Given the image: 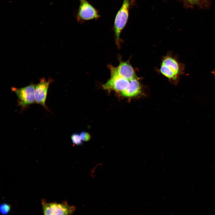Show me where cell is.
Listing matches in <instances>:
<instances>
[{"label": "cell", "mask_w": 215, "mask_h": 215, "mask_svg": "<svg viewBox=\"0 0 215 215\" xmlns=\"http://www.w3.org/2000/svg\"><path fill=\"white\" fill-rule=\"evenodd\" d=\"M129 7V0H123L121 8L115 16L113 30L115 41L118 48H120L121 33L125 26L128 19Z\"/></svg>", "instance_id": "3957f363"}, {"label": "cell", "mask_w": 215, "mask_h": 215, "mask_svg": "<svg viewBox=\"0 0 215 215\" xmlns=\"http://www.w3.org/2000/svg\"></svg>", "instance_id": "7c38bea8"}, {"label": "cell", "mask_w": 215, "mask_h": 215, "mask_svg": "<svg viewBox=\"0 0 215 215\" xmlns=\"http://www.w3.org/2000/svg\"><path fill=\"white\" fill-rule=\"evenodd\" d=\"M11 206L6 203H3L0 205V212L2 215L8 214L11 211Z\"/></svg>", "instance_id": "ba28073f"}, {"label": "cell", "mask_w": 215, "mask_h": 215, "mask_svg": "<svg viewBox=\"0 0 215 215\" xmlns=\"http://www.w3.org/2000/svg\"><path fill=\"white\" fill-rule=\"evenodd\" d=\"M35 85L32 84L20 88L11 87L12 91L14 92L17 96L18 105L20 107L22 111L26 110L31 105L36 103Z\"/></svg>", "instance_id": "277c9868"}, {"label": "cell", "mask_w": 215, "mask_h": 215, "mask_svg": "<svg viewBox=\"0 0 215 215\" xmlns=\"http://www.w3.org/2000/svg\"><path fill=\"white\" fill-rule=\"evenodd\" d=\"M108 67L110 70V77L103 85L104 89L114 91L125 98L131 96L138 91L141 82L136 74L121 76L117 72L115 67L109 65Z\"/></svg>", "instance_id": "6da1fadb"}, {"label": "cell", "mask_w": 215, "mask_h": 215, "mask_svg": "<svg viewBox=\"0 0 215 215\" xmlns=\"http://www.w3.org/2000/svg\"><path fill=\"white\" fill-rule=\"evenodd\" d=\"M71 139L73 143L74 144L80 145L82 143L80 135L77 133H74L71 136Z\"/></svg>", "instance_id": "9c48e42d"}, {"label": "cell", "mask_w": 215, "mask_h": 215, "mask_svg": "<svg viewBox=\"0 0 215 215\" xmlns=\"http://www.w3.org/2000/svg\"><path fill=\"white\" fill-rule=\"evenodd\" d=\"M43 213L44 215H70L75 209L74 206H70L66 202L61 203L48 202L44 199L41 200Z\"/></svg>", "instance_id": "8992f818"}, {"label": "cell", "mask_w": 215, "mask_h": 215, "mask_svg": "<svg viewBox=\"0 0 215 215\" xmlns=\"http://www.w3.org/2000/svg\"><path fill=\"white\" fill-rule=\"evenodd\" d=\"M192 3H195L197 2L198 0H186Z\"/></svg>", "instance_id": "8fae6325"}, {"label": "cell", "mask_w": 215, "mask_h": 215, "mask_svg": "<svg viewBox=\"0 0 215 215\" xmlns=\"http://www.w3.org/2000/svg\"><path fill=\"white\" fill-rule=\"evenodd\" d=\"M79 4L76 14L77 22L82 24L87 21L98 19L100 16L98 10L87 0H79Z\"/></svg>", "instance_id": "5b68a950"}, {"label": "cell", "mask_w": 215, "mask_h": 215, "mask_svg": "<svg viewBox=\"0 0 215 215\" xmlns=\"http://www.w3.org/2000/svg\"><path fill=\"white\" fill-rule=\"evenodd\" d=\"M180 70L179 63L170 52L162 57L158 71L170 82L172 83L176 82Z\"/></svg>", "instance_id": "7a4b0ae2"}, {"label": "cell", "mask_w": 215, "mask_h": 215, "mask_svg": "<svg viewBox=\"0 0 215 215\" xmlns=\"http://www.w3.org/2000/svg\"><path fill=\"white\" fill-rule=\"evenodd\" d=\"M52 80H46L43 78L39 82L35 85V96L36 103L42 106L46 110L50 111L46 104L48 89Z\"/></svg>", "instance_id": "52a82bcc"}, {"label": "cell", "mask_w": 215, "mask_h": 215, "mask_svg": "<svg viewBox=\"0 0 215 215\" xmlns=\"http://www.w3.org/2000/svg\"><path fill=\"white\" fill-rule=\"evenodd\" d=\"M80 137L83 141H88L90 138V134L88 133L85 132H82L79 134Z\"/></svg>", "instance_id": "30bf717a"}]
</instances>
